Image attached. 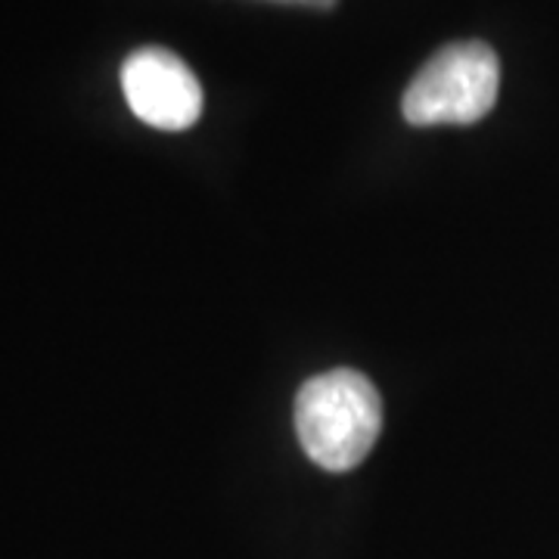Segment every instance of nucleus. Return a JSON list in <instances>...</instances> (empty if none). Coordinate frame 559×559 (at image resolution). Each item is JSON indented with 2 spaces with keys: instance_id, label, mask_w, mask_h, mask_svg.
Here are the masks:
<instances>
[{
  "instance_id": "f257e3e1",
  "label": "nucleus",
  "mask_w": 559,
  "mask_h": 559,
  "mask_svg": "<svg viewBox=\"0 0 559 559\" xmlns=\"http://www.w3.org/2000/svg\"><path fill=\"white\" fill-rule=\"evenodd\" d=\"M382 432L377 385L358 370L311 377L296 395V436L301 451L326 473H348L370 454Z\"/></svg>"
},
{
  "instance_id": "f03ea898",
  "label": "nucleus",
  "mask_w": 559,
  "mask_h": 559,
  "mask_svg": "<svg viewBox=\"0 0 559 559\" xmlns=\"http://www.w3.org/2000/svg\"><path fill=\"white\" fill-rule=\"evenodd\" d=\"M500 91V60L485 40H454L419 69L401 97V112L414 128L476 124Z\"/></svg>"
},
{
  "instance_id": "7ed1b4c3",
  "label": "nucleus",
  "mask_w": 559,
  "mask_h": 559,
  "mask_svg": "<svg viewBox=\"0 0 559 559\" xmlns=\"http://www.w3.org/2000/svg\"><path fill=\"white\" fill-rule=\"evenodd\" d=\"M121 91L131 112L159 131H187L202 116V84L178 53L140 47L121 66Z\"/></svg>"
},
{
  "instance_id": "20e7f679",
  "label": "nucleus",
  "mask_w": 559,
  "mask_h": 559,
  "mask_svg": "<svg viewBox=\"0 0 559 559\" xmlns=\"http://www.w3.org/2000/svg\"><path fill=\"white\" fill-rule=\"evenodd\" d=\"M267 3H283V7H308V10H333L340 0H267Z\"/></svg>"
}]
</instances>
